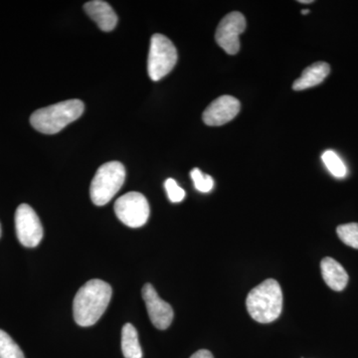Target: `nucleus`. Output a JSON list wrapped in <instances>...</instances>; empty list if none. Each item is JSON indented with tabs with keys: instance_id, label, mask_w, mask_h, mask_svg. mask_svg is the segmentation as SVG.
<instances>
[{
	"instance_id": "obj_19",
	"label": "nucleus",
	"mask_w": 358,
	"mask_h": 358,
	"mask_svg": "<svg viewBox=\"0 0 358 358\" xmlns=\"http://www.w3.org/2000/svg\"><path fill=\"white\" fill-rule=\"evenodd\" d=\"M164 187H166L169 200L173 202V203H178V202H181L185 199V190L178 185V182L174 179H166V182H164Z\"/></svg>"
},
{
	"instance_id": "obj_9",
	"label": "nucleus",
	"mask_w": 358,
	"mask_h": 358,
	"mask_svg": "<svg viewBox=\"0 0 358 358\" xmlns=\"http://www.w3.org/2000/svg\"><path fill=\"white\" fill-rule=\"evenodd\" d=\"M141 294L152 324L162 331L169 329L174 315L171 306L160 299L152 285L145 284L141 289Z\"/></svg>"
},
{
	"instance_id": "obj_2",
	"label": "nucleus",
	"mask_w": 358,
	"mask_h": 358,
	"mask_svg": "<svg viewBox=\"0 0 358 358\" xmlns=\"http://www.w3.org/2000/svg\"><path fill=\"white\" fill-rule=\"evenodd\" d=\"M246 307L252 319L260 324H270L280 317L282 308V293L279 282L268 279L250 292Z\"/></svg>"
},
{
	"instance_id": "obj_5",
	"label": "nucleus",
	"mask_w": 358,
	"mask_h": 358,
	"mask_svg": "<svg viewBox=\"0 0 358 358\" xmlns=\"http://www.w3.org/2000/svg\"><path fill=\"white\" fill-rule=\"evenodd\" d=\"M178 62V51L173 42L162 34H155L150 40L148 71L152 81H159L173 71Z\"/></svg>"
},
{
	"instance_id": "obj_8",
	"label": "nucleus",
	"mask_w": 358,
	"mask_h": 358,
	"mask_svg": "<svg viewBox=\"0 0 358 358\" xmlns=\"http://www.w3.org/2000/svg\"><path fill=\"white\" fill-rule=\"evenodd\" d=\"M246 29L243 14L233 11L219 23L215 33L216 42L226 53L235 55L240 50V35Z\"/></svg>"
},
{
	"instance_id": "obj_7",
	"label": "nucleus",
	"mask_w": 358,
	"mask_h": 358,
	"mask_svg": "<svg viewBox=\"0 0 358 358\" xmlns=\"http://www.w3.org/2000/svg\"><path fill=\"white\" fill-rule=\"evenodd\" d=\"M15 230L21 245L27 248L38 246L43 238L40 219L28 204L20 205L15 212Z\"/></svg>"
},
{
	"instance_id": "obj_4",
	"label": "nucleus",
	"mask_w": 358,
	"mask_h": 358,
	"mask_svg": "<svg viewBox=\"0 0 358 358\" xmlns=\"http://www.w3.org/2000/svg\"><path fill=\"white\" fill-rule=\"evenodd\" d=\"M126 180V169L119 162H110L98 169L90 187L92 201L98 206L109 203Z\"/></svg>"
},
{
	"instance_id": "obj_21",
	"label": "nucleus",
	"mask_w": 358,
	"mask_h": 358,
	"mask_svg": "<svg viewBox=\"0 0 358 358\" xmlns=\"http://www.w3.org/2000/svg\"><path fill=\"white\" fill-rule=\"evenodd\" d=\"M300 3H303V4H305V3H313V0H300Z\"/></svg>"
},
{
	"instance_id": "obj_14",
	"label": "nucleus",
	"mask_w": 358,
	"mask_h": 358,
	"mask_svg": "<svg viewBox=\"0 0 358 358\" xmlns=\"http://www.w3.org/2000/svg\"><path fill=\"white\" fill-rule=\"evenodd\" d=\"M122 350L124 358H143L138 331L133 324H126L122 327Z\"/></svg>"
},
{
	"instance_id": "obj_16",
	"label": "nucleus",
	"mask_w": 358,
	"mask_h": 358,
	"mask_svg": "<svg viewBox=\"0 0 358 358\" xmlns=\"http://www.w3.org/2000/svg\"><path fill=\"white\" fill-rule=\"evenodd\" d=\"M322 159L324 166L334 176L338 178H345L346 173H348L345 164L334 150L324 152L322 155Z\"/></svg>"
},
{
	"instance_id": "obj_13",
	"label": "nucleus",
	"mask_w": 358,
	"mask_h": 358,
	"mask_svg": "<svg viewBox=\"0 0 358 358\" xmlns=\"http://www.w3.org/2000/svg\"><path fill=\"white\" fill-rule=\"evenodd\" d=\"M331 73V66L326 62H317L308 66L301 73V77L294 82V91H303L322 84Z\"/></svg>"
},
{
	"instance_id": "obj_12",
	"label": "nucleus",
	"mask_w": 358,
	"mask_h": 358,
	"mask_svg": "<svg viewBox=\"0 0 358 358\" xmlns=\"http://www.w3.org/2000/svg\"><path fill=\"white\" fill-rule=\"evenodd\" d=\"M322 275L327 286L336 292L345 289L348 282V275L345 268L333 258L322 259L320 263Z\"/></svg>"
},
{
	"instance_id": "obj_15",
	"label": "nucleus",
	"mask_w": 358,
	"mask_h": 358,
	"mask_svg": "<svg viewBox=\"0 0 358 358\" xmlns=\"http://www.w3.org/2000/svg\"><path fill=\"white\" fill-rule=\"evenodd\" d=\"M0 358H25L17 343L0 329Z\"/></svg>"
},
{
	"instance_id": "obj_23",
	"label": "nucleus",
	"mask_w": 358,
	"mask_h": 358,
	"mask_svg": "<svg viewBox=\"0 0 358 358\" xmlns=\"http://www.w3.org/2000/svg\"><path fill=\"white\" fill-rule=\"evenodd\" d=\"M0 237H1V225H0Z\"/></svg>"
},
{
	"instance_id": "obj_18",
	"label": "nucleus",
	"mask_w": 358,
	"mask_h": 358,
	"mask_svg": "<svg viewBox=\"0 0 358 358\" xmlns=\"http://www.w3.org/2000/svg\"><path fill=\"white\" fill-rule=\"evenodd\" d=\"M195 188L202 193L210 192L213 189L214 180L208 174H204L199 169H193L190 173Z\"/></svg>"
},
{
	"instance_id": "obj_17",
	"label": "nucleus",
	"mask_w": 358,
	"mask_h": 358,
	"mask_svg": "<svg viewBox=\"0 0 358 358\" xmlns=\"http://www.w3.org/2000/svg\"><path fill=\"white\" fill-rule=\"evenodd\" d=\"M339 239L348 246L358 249V223L339 225L336 229Z\"/></svg>"
},
{
	"instance_id": "obj_20",
	"label": "nucleus",
	"mask_w": 358,
	"mask_h": 358,
	"mask_svg": "<svg viewBox=\"0 0 358 358\" xmlns=\"http://www.w3.org/2000/svg\"><path fill=\"white\" fill-rule=\"evenodd\" d=\"M190 358H214L212 353L209 352V350H200L199 352L194 353V355H192Z\"/></svg>"
},
{
	"instance_id": "obj_3",
	"label": "nucleus",
	"mask_w": 358,
	"mask_h": 358,
	"mask_svg": "<svg viewBox=\"0 0 358 358\" xmlns=\"http://www.w3.org/2000/svg\"><path fill=\"white\" fill-rule=\"evenodd\" d=\"M85 105L82 101L67 100L49 107L42 108L30 117L33 128L42 134H54L62 131L71 122L83 114Z\"/></svg>"
},
{
	"instance_id": "obj_6",
	"label": "nucleus",
	"mask_w": 358,
	"mask_h": 358,
	"mask_svg": "<svg viewBox=\"0 0 358 358\" xmlns=\"http://www.w3.org/2000/svg\"><path fill=\"white\" fill-rule=\"evenodd\" d=\"M115 212L124 225L138 228L148 222L150 213V204L141 193L129 192L115 201Z\"/></svg>"
},
{
	"instance_id": "obj_11",
	"label": "nucleus",
	"mask_w": 358,
	"mask_h": 358,
	"mask_svg": "<svg viewBox=\"0 0 358 358\" xmlns=\"http://www.w3.org/2000/svg\"><path fill=\"white\" fill-rule=\"evenodd\" d=\"M84 9L103 31H112L117 26V14L108 2L102 1V0H93V1L87 2L84 6Z\"/></svg>"
},
{
	"instance_id": "obj_10",
	"label": "nucleus",
	"mask_w": 358,
	"mask_h": 358,
	"mask_svg": "<svg viewBox=\"0 0 358 358\" xmlns=\"http://www.w3.org/2000/svg\"><path fill=\"white\" fill-rule=\"evenodd\" d=\"M239 100L232 96H221L206 108L202 119L207 126L219 127L232 121L240 112Z\"/></svg>"
},
{
	"instance_id": "obj_22",
	"label": "nucleus",
	"mask_w": 358,
	"mask_h": 358,
	"mask_svg": "<svg viewBox=\"0 0 358 358\" xmlns=\"http://www.w3.org/2000/svg\"><path fill=\"white\" fill-rule=\"evenodd\" d=\"M310 13V10H308V9H306V10L301 11V14H303V15H307V14Z\"/></svg>"
},
{
	"instance_id": "obj_1",
	"label": "nucleus",
	"mask_w": 358,
	"mask_h": 358,
	"mask_svg": "<svg viewBox=\"0 0 358 358\" xmlns=\"http://www.w3.org/2000/svg\"><path fill=\"white\" fill-rule=\"evenodd\" d=\"M112 288L102 280H91L79 291L73 303V315L80 327L94 326L109 306Z\"/></svg>"
}]
</instances>
